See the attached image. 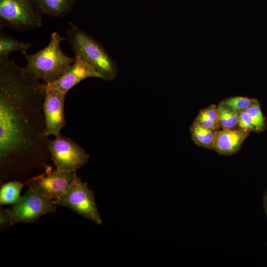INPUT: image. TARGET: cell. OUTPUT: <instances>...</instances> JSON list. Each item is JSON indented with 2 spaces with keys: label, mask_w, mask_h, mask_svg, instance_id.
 <instances>
[{
  "label": "cell",
  "mask_w": 267,
  "mask_h": 267,
  "mask_svg": "<svg viewBox=\"0 0 267 267\" xmlns=\"http://www.w3.org/2000/svg\"><path fill=\"white\" fill-rule=\"evenodd\" d=\"M46 89L14 59L0 64V159L49 155L44 102Z\"/></svg>",
  "instance_id": "1"
},
{
  "label": "cell",
  "mask_w": 267,
  "mask_h": 267,
  "mask_svg": "<svg viewBox=\"0 0 267 267\" xmlns=\"http://www.w3.org/2000/svg\"><path fill=\"white\" fill-rule=\"evenodd\" d=\"M67 39L61 37L57 32H53L49 42L44 48L29 54L22 52L27 64L24 70L33 77L42 80L46 84L56 80L63 72L76 61V57H69L62 51L60 43Z\"/></svg>",
  "instance_id": "2"
},
{
  "label": "cell",
  "mask_w": 267,
  "mask_h": 267,
  "mask_svg": "<svg viewBox=\"0 0 267 267\" xmlns=\"http://www.w3.org/2000/svg\"><path fill=\"white\" fill-rule=\"evenodd\" d=\"M69 24L70 28L65 30L66 39L75 56L91 67L100 78L114 79L118 75L117 63L102 44L72 22Z\"/></svg>",
  "instance_id": "3"
},
{
  "label": "cell",
  "mask_w": 267,
  "mask_h": 267,
  "mask_svg": "<svg viewBox=\"0 0 267 267\" xmlns=\"http://www.w3.org/2000/svg\"><path fill=\"white\" fill-rule=\"evenodd\" d=\"M44 13L37 0H0V30L7 27L18 32L43 26Z\"/></svg>",
  "instance_id": "4"
},
{
  "label": "cell",
  "mask_w": 267,
  "mask_h": 267,
  "mask_svg": "<svg viewBox=\"0 0 267 267\" xmlns=\"http://www.w3.org/2000/svg\"><path fill=\"white\" fill-rule=\"evenodd\" d=\"M56 204L44 195L29 187L9 210L6 209L11 225L19 222H32L44 215L55 213Z\"/></svg>",
  "instance_id": "5"
},
{
  "label": "cell",
  "mask_w": 267,
  "mask_h": 267,
  "mask_svg": "<svg viewBox=\"0 0 267 267\" xmlns=\"http://www.w3.org/2000/svg\"><path fill=\"white\" fill-rule=\"evenodd\" d=\"M56 205L68 208L82 217L100 224L102 221L95 203L93 191L77 176L70 189L53 201Z\"/></svg>",
  "instance_id": "6"
},
{
  "label": "cell",
  "mask_w": 267,
  "mask_h": 267,
  "mask_svg": "<svg viewBox=\"0 0 267 267\" xmlns=\"http://www.w3.org/2000/svg\"><path fill=\"white\" fill-rule=\"evenodd\" d=\"M48 152L56 169L76 172L89 161V155L70 138L61 134L48 143Z\"/></svg>",
  "instance_id": "7"
},
{
  "label": "cell",
  "mask_w": 267,
  "mask_h": 267,
  "mask_svg": "<svg viewBox=\"0 0 267 267\" xmlns=\"http://www.w3.org/2000/svg\"><path fill=\"white\" fill-rule=\"evenodd\" d=\"M48 167L45 172L28 180L29 187L50 200L63 196L73 185L77 176L76 172H66L56 170L51 171Z\"/></svg>",
  "instance_id": "8"
},
{
  "label": "cell",
  "mask_w": 267,
  "mask_h": 267,
  "mask_svg": "<svg viewBox=\"0 0 267 267\" xmlns=\"http://www.w3.org/2000/svg\"><path fill=\"white\" fill-rule=\"evenodd\" d=\"M66 94L67 92L58 89H46L44 111L45 131L47 136L60 134L61 130L66 125L64 105Z\"/></svg>",
  "instance_id": "9"
},
{
  "label": "cell",
  "mask_w": 267,
  "mask_h": 267,
  "mask_svg": "<svg viewBox=\"0 0 267 267\" xmlns=\"http://www.w3.org/2000/svg\"><path fill=\"white\" fill-rule=\"evenodd\" d=\"M76 57V56H75ZM99 78V75L89 64L76 57V61L70 65L54 81L45 84L46 89H55L68 92L83 80Z\"/></svg>",
  "instance_id": "10"
},
{
  "label": "cell",
  "mask_w": 267,
  "mask_h": 267,
  "mask_svg": "<svg viewBox=\"0 0 267 267\" xmlns=\"http://www.w3.org/2000/svg\"><path fill=\"white\" fill-rule=\"evenodd\" d=\"M249 133L238 128L220 129L213 150L222 155H232L239 150Z\"/></svg>",
  "instance_id": "11"
},
{
  "label": "cell",
  "mask_w": 267,
  "mask_h": 267,
  "mask_svg": "<svg viewBox=\"0 0 267 267\" xmlns=\"http://www.w3.org/2000/svg\"><path fill=\"white\" fill-rule=\"evenodd\" d=\"M32 44L17 40L0 30V64L9 60L12 52L27 51Z\"/></svg>",
  "instance_id": "12"
},
{
  "label": "cell",
  "mask_w": 267,
  "mask_h": 267,
  "mask_svg": "<svg viewBox=\"0 0 267 267\" xmlns=\"http://www.w3.org/2000/svg\"><path fill=\"white\" fill-rule=\"evenodd\" d=\"M44 14L60 17L69 14L76 0H37Z\"/></svg>",
  "instance_id": "13"
},
{
  "label": "cell",
  "mask_w": 267,
  "mask_h": 267,
  "mask_svg": "<svg viewBox=\"0 0 267 267\" xmlns=\"http://www.w3.org/2000/svg\"><path fill=\"white\" fill-rule=\"evenodd\" d=\"M217 131L209 130L194 123L190 127L191 139L193 142L199 146L212 150Z\"/></svg>",
  "instance_id": "14"
},
{
  "label": "cell",
  "mask_w": 267,
  "mask_h": 267,
  "mask_svg": "<svg viewBox=\"0 0 267 267\" xmlns=\"http://www.w3.org/2000/svg\"><path fill=\"white\" fill-rule=\"evenodd\" d=\"M28 183V180L23 183L14 181L5 183L0 190V204H14L20 198V193L23 187Z\"/></svg>",
  "instance_id": "15"
},
{
  "label": "cell",
  "mask_w": 267,
  "mask_h": 267,
  "mask_svg": "<svg viewBox=\"0 0 267 267\" xmlns=\"http://www.w3.org/2000/svg\"><path fill=\"white\" fill-rule=\"evenodd\" d=\"M220 129H234L237 126L238 112L220 103L218 105Z\"/></svg>",
  "instance_id": "16"
},
{
  "label": "cell",
  "mask_w": 267,
  "mask_h": 267,
  "mask_svg": "<svg viewBox=\"0 0 267 267\" xmlns=\"http://www.w3.org/2000/svg\"><path fill=\"white\" fill-rule=\"evenodd\" d=\"M257 102H258V100L255 98L235 96L226 98L221 101L220 103L234 111L239 112L246 110Z\"/></svg>",
  "instance_id": "17"
},
{
  "label": "cell",
  "mask_w": 267,
  "mask_h": 267,
  "mask_svg": "<svg viewBox=\"0 0 267 267\" xmlns=\"http://www.w3.org/2000/svg\"><path fill=\"white\" fill-rule=\"evenodd\" d=\"M245 111L251 120L254 131H263L266 126L265 119L259 102H257Z\"/></svg>",
  "instance_id": "18"
},
{
  "label": "cell",
  "mask_w": 267,
  "mask_h": 267,
  "mask_svg": "<svg viewBox=\"0 0 267 267\" xmlns=\"http://www.w3.org/2000/svg\"><path fill=\"white\" fill-rule=\"evenodd\" d=\"M237 128L247 132L254 131L251 120L245 110L238 112Z\"/></svg>",
  "instance_id": "19"
},
{
  "label": "cell",
  "mask_w": 267,
  "mask_h": 267,
  "mask_svg": "<svg viewBox=\"0 0 267 267\" xmlns=\"http://www.w3.org/2000/svg\"><path fill=\"white\" fill-rule=\"evenodd\" d=\"M9 223V220L6 209L1 210L0 214V223L1 225Z\"/></svg>",
  "instance_id": "20"
},
{
  "label": "cell",
  "mask_w": 267,
  "mask_h": 267,
  "mask_svg": "<svg viewBox=\"0 0 267 267\" xmlns=\"http://www.w3.org/2000/svg\"><path fill=\"white\" fill-rule=\"evenodd\" d=\"M263 202L265 211L267 216V188L266 189L264 193Z\"/></svg>",
  "instance_id": "21"
}]
</instances>
